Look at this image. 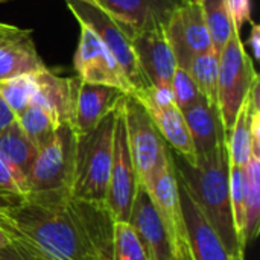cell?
Wrapping results in <instances>:
<instances>
[{
	"label": "cell",
	"instance_id": "6da1fadb",
	"mask_svg": "<svg viewBox=\"0 0 260 260\" xmlns=\"http://www.w3.org/2000/svg\"><path fill=\"white\" fill-rule=\"evenodd\" d=\"M0 229L43 260H113L114 218L70 187L3 197Z\"/></svg>",
	"mask_w": 260,
	"mask_h": 260
},
{
	"label": "cell",
	"instance_id": "7a4b0ae2",
	"mask_svg": "<svg viewBox=\"0 0 260 260\" xmlns=\"http://www.w3.org/2000/svg\"><path fill=\"white\" fill-rule=\"evenodd\" d=\"M171 152L178 183L189 192L227 251L232 256L244 257L245 250L235 227L230 203V157L227 139L213 151L197 155L195 163H189L172 149Z\"/></svg>",
	"mask_w": 260,
	"mask_h": 260
},
{
	"label": "cell",
	"instance_id": "3957f363",
	"mask_svg": "<svg viewBox=\"0 0 260 260\" xmlns=\"http://www.w3.org/2000/svg\"><path fill=\"white\" fill-rule=\"evenodd\" d=\"M116 108L99 125L85 134H78L70 192L81 200L104 203L113 161Z\"/></svg>",
	"mask_w": 260,
	"mask_h": 260
},
{
	"label": "cell",
	"instance_id": "277c9868",
	"mask_svg": "<svg viewBox=\"0 0 260 260\" xmlns=\"http://www.w3.org/2000/svg\"><path fill=\"white\" fill-rule=\"evenodd\" d=\"M239 34L235 30L219 52L216 107L225 133L233 126L251 87L259 81L254 61L247 52Z\"/></svg>",
	"mask_w": 260,
	"mask_h": 260
},
{
	"label": "cell",
	"instance_id": "5b68a950",
	"mask_svg": "<svg viewBox=\"0 0 260 260\" xmlns=\"http://www.w3.org/2000/svg\"><path fill=\"white\" fill-rule=\"evenodd\" d=\"M66 5L76 21L85 23L88 27H91L114 55L131 87V96H136L146 90L151 84L148 82L139 66L137 56L133 49L129 30L125 29L116 18H113L98 5L81 0H66Z\"/></svg>",
	"mask_w": 260,
	"mask_h": 260
},
{
	"label": "cell",
	"instance_id": "8992f818",
	"mask_svg": "<svg viewBox=\"0 0 260 260\" xmlns=\"http://www.w3.org/2000/svg\"><path fill=\"white\" fill-rule=\"evenodd\" d=\"M122 105L129 152L137 172V180L140 186L148 189L157 171L166 160L169 146L146 108L134 96L125 94Z\"/></svg>",
	"mask_w": 260,
	"mask_h": 260
},
{
	"label": "cell",
	"instance_id": "52a82bcc",
	"mask_svg": "<svg viewBox=\"0 0 260 260\" xmlns=\"http://www.w3.org/2000/svg\"><path fill=\"white\" fill-rule=\"evenodd\" d=\"M78 134L70 123H61L44 143L27 174V193L70 187Z\"/></svg>",
	"mask_w": 260,
	"mask_h": 260
},
{
	"label": "cell",
	"instance_id": "ba28073f",
	"mask_svg": "<svg viewBox=\"0 0 260 260\" xmlns=\"http://www.w3.org/2000/svg\"><path fill=\"white\" fill-rule=\"evenodd\" d=\"M125 96V94H123ZM122 99L116 107L114 136H113V161L105 195V206L111 212L114 222H128L134 197L139 187L137 172L129 152L126 123L123 116Z\"/></svg>",
	"mask_w": 260,
	"mask_h": 260
},
{
	"label": "cell",
	"instance_id": "9c48e42d",
	"mask_svg": "<svg viewBox=\"0 0 260 260\" xmlns=\"http://www.w3.org/2000/svg\"><path fill=\"white\" fill-rule=\"evenodd\" d=\"M79 23V43L73 56L76 76L90 84L110 85L131 94V87L114 55L85 23Z\"/></svg>",
	"mask_w": 260,
	"mask_h": 260
},
{
	"label": "cell",
	"instance_id": "30bf717a",
	"mask_svg": "<svg viewBox=\"0 0 260 260\" xmlns=\"http://www.w3.org/2000/svg\"><path fill=\"white\" fill-rule=\"evenodd\" d=\"M163 27L178 67L184 70L193 56L213 49L198 0H186L177 6Z\"/></svg>",
	"mask_w": 260,
	"mask_h": 260
},
{
	"label": "cell",
	"instance_id": "8fae6325",
	"mask_svg": "<svg viewBox=\"0 0 260 260\" xmlns=\"http://www.w3.org/2000/svg\"><path fill=\"white\" fill-rule=\"evenodd\" d=\"M128 224L139 236L149 260H175V245L148 190L139 184Z\"/></svg>",
	"mask_w": 260,
	"mask_h": 260
},
{
	"label": "cell",
	"instance_id": "7c38bea8",
	"mask_svg": "<svg viewBox=\"0 0 260 260\" xmlns=\"http://www.w3.org/2000/svg\"><path fill=\"white\" fill-rule=\"evenodd\" d=\"M131 43L148 82L158 87H169L178 64L165 27L154 26L137 30L133 34Z\"/></svg>",
	"mask_w": 260,
	"mask_h": 260
},
{
	"label": "cell",
	"instance_id": "4fadbf2b",
	"mask_svg": "<svg viewBox=\"0 0 260 260\" xmlns=\"http://www.w3.org/2000/svg\"><path fill=\"white\" fill-rule=\"evenodd\" d=\"M146 190L158 215L161 216L177 250V247L181 242H186V229H184L183 210H181L180 184H178L171 148H169V154L166 160L157 171L152 183L149 184Z\"/></svg>",
	"mask_w": 260,
	"mask_h": 260
},
{
	"label": "cell",
	"instance_id": "5bb4252c",
	"mask_svg": "<svg viewBox=\"0 0 260 260\" xmlns=\"http://www.w3.org/2000/svg\"><path fill=\"white\" fill-rule=\"evenodd\" d=\"M180 184V183H178ZM180 198L183 221L186 229V242L193 260H244L232 256L224 247L222 241L207 222L189 192L180 184Z\"/></svg>",
	"mask_w": 260,
	"mask_h": 260
},
{
	"label": "cell",
	"instance_id": "9a60e30c",
	"mask_svg": "<svg viewBox=\"0 0 260 260\" xmlns=\"http://www.w3.org/2000/svg\"><path fill=\"white\" fill-rule=\"evenodd\" d=\"M101 9L116 18L131 37L134 32L163 26L177 6L186 0H94Z\"/></svg>",
	"mask_w": 260,
	"mask_h": 260
},
{
	"label": "cell",
	"instance_id": "2e32d148",
	"mask_svg": "<svg viewBox=\"0 0 260 260\" xmlns=\"http://www.w3.org/2000/svg\"><path fill=\"white\" fill-rule=\"evenodd\" d=\"M123 94L125 93L116 87L78 79L72 120L76 134H85L94 129L99 122L117 107Z\"/></svg>",
	"mask_w": 260,
	"mask_h": 260
},
{
	"label": "cell",
	"instance_id": "e0dca14e",
	"mask_svg": "<svg viewBox=\"0 0 260 260\" xmlns=\"http://www.w3.org/2000/svg\"><path fill=\"white\" fill-rule=\"evenodd\" d=\"M37 93L32 104L41 107L58 125L70 123L73 120L75 93L78 76H61L53 70L44 67L35 73Z\"/></svg>",
	"mask_w": 260,
	"mask_h": 260
},
{
	"label": "cell",
	"instance_id": "ac0fdd59",
	"mask_svg": "<svg viewBox=\"0 0 260 260\" xmlns=\"http://www.w3.org/2000/svg\"><path fill=\"white\" fill-rule=\"evenodd\" d=\"M187 123L197 155L213 151L221 142L227 139V133L221 122L218 108L210 105L204 98H200L195 104L183 111Z\"/></svg>",
	"mask_w": 260,
	"mask_h": 260
},
{
	"label": "cell",
	"instance_id": "d6986e66",
	"mask_svg": "<svg viewBox=\"0 0 260 260\" xmlns=\"http://www.w3.org/2000/svg\"><path fill=\"white\" fill-rule=\"evenodd\" d=\"M149 116L152 117L157 129L165 139L166 145L178 155H181L189 163L197 161V152L189 133L187 123L184 120L183 111L175 102L166 105H143Z\"/></svg>",
	"mask_w": 260,
	"mask_h": 260
},
{
	"label": "cell",
	"instance_id": "ffe728a7",
	"mask_svg": "<svg viewBox=\"0 0 260 260\" xmlns=\"http://www.w3.org/2000/svg\"><path fill=\"white\" fill-rule=\"evenodd\" d=\"M37 152V146L23 133L17 120L0 134V158L11 169L24 193H27V174Z\"/></svg>",
	"mask_w": 260,
	"mask_h": 260
},
{
	"label": "cell",
	"instance_id": "44dd1931",
	"mask_svg": "<svg viewBox=\"0 0 260 260\" xmlns=\"http://www.w3.org/2000/svg\"><path fill=\"white\" fill-rule=\"evenodd\" d=\"M259 85L260 82L257 81L244 105L241 107L236 120L233 123V126L230 128V131L227 133V149H229V157H230V163L236 165L239 168H244L248 160L251 158L253 152H251V114L253 111L260 110L259 107Z\"/></svg>",
	"mask_w": 260,
	"mask_h": 260
},
{
	"label": "cell",
	"instance_id": "7402d4cb",
	"mask_svg": "<svg viewBox=\"0 0 260 260\" xmlns=\"http://www.w3.org/2000/svg\"><path fill=\"white\" fill-rule=\"evenodd\" d=\"M44 67L46 64L37 52L32 34L0 43V81L26 73L34 75Z\"/></svg>",
	"mask_w": 260,
	"mask_h": 260
},
{
	"label": "cell",
	"instance_id": "603a6c76",
	"mask_svg": "<svg viewBox=\"0 0 260 260\" xmlns=\"http://www.w3.org/2000/svg\"><path fill=\"white\" fill-rule=\"evenodd\" d=\"M244 181V224L241 244L247 250L260 232V157L251 155L242 168Z\"/></svg>",
	"mask_w": 260,
	"mask_h": 260
},
{
	"label": "cell",
	"instance_id": "cb8c5ba5",
	"mask_svg": "<svg viewBox=\"0 0 260 260\" xmlns=\"http://www.w3.org/2000/svg\"><path fill=\"white\" fill-rule=\"evenodd\" d=\"M201 94L210 105L216 107L218 91V72H219V53L212 49L209 52L193 56L186 69ZM218 108V107H216Z\"/></svg>",
	"mask_w": 260,
	"mask_h": 260
},
{
	"label": "cell",
	"instance_id": "d4e9b609",
	"mask_svg": "<svg viewBox=\"0 0 260 260\" xmlns=\"http://www.w3.org/2000/svg\"><path fill=\"white\" fill-rule=\"evenodd\" d=\"M198 3L201 6L204 21L212 38L213 49L219 53L235 34L225 0H198Z\"/></svg>",
	"mask_w": 260,
	"mask_h": 260
},
{
	"label": "cell",
	"instance_id": "484cf974",
	"mask_svg": "<svg viewBox=\"0 0 260 260\" xmlns=\"http://www.w3.org/2000/svg\"><path fill=\"white\" fill-rule=\"evenodd\" d=\"M17 123L29 140L40 149L44 143L50 140L55 129L59 126L41 107L30 104L20 114H17Z\"/></svg>",
	"mask_w": 260,
	"mask_h": 260
},
{
	"label": "cell",
	"instance_id": "4316f807",
	"mask_svg": "<svg viewBox=\"0 0 260 260\" xmlns=\"http://www.w3.org/2000/svg\"><path fill=\"white\" fill-rule=\"evenodd\" d=\"M35 93H37L35 73L18 75L0 81V96L8 104V107L15 113V116L32 104Z\"/></svg>",
	"mask_w": 260,
	"mask_h": 260
},
{
	"label": "cell",
	"instance_id": "83f0119b",
	"mask_svg": "<svg viewBox=\"0 0 260 260\" xmlns=\"http://www.w3.org/2000/svg\"><path fill=\"white\" fill-rule=\"evenodd\" d=\"M113 260H149L139 236L128 222H114Z\"/></svg>",
	"mask_w": 260,
	"mask_h": 260
},
{
	"label": "cell",
	"instance_id": "f1b7e54d",
	"mask_svg": "<svg viewBox=\"0 0 260 260\" xmlns=\"http://www.w3.org/2000/svg\"><path fill=\"white\" fill-rule=\"evenodd\" d=\"M169 87H171L174 101H175L177 107L181 111L189 108L192 104H195L201 98V94L198 93V90H197V87H195L189 72L181 69V67L175 69Z\"/></svg>",
	"mask_w": 260,
	"mask_h": 260
},
{
	"label": "cell",
	"instance_id": "f546056e",
	"mask_svg": "<svg viewBox=\"0 0 260 260\" xmlns=\"http://www.w3.org/2000/svg\"><path fill=\"white\" fill-rule=\"evenodd\" d=\"M230 203H232L235 227H236L239 239H241L242 224H244V181H242V168H239L236 165H232V163H230Z\"/></svg>",
	"mask_w": 260,
	"mask_h": 260
},
{
	"label": "cell",
	"instance_id": "4dcf8cb0",
	"mask_svg": "<svg viewBox=\"0 0 260 260\" xmlns=\"http://www.w3.org/2000/svg\"><path fill=\"white\" fill-rule=\"evenodd\" d=\"M232 24L235 30L241 32L242 26L247 21H253L251 18V0H225Z\"/></svg>",
	"mask_w": 260,
	"mask_h": 260
},
{
	"label": "cell",
	"instance_id": "1f68e13d",
	"mask_svg": "<svg viewBox=\"0 0 260 260\" xmlns=\"http://www.w3.org/2000/svg\"><path fill=\"white\" fill-rule=\"evenodd\" d=\"M24 195L18 181L15 180L11 169L0 158V197H20Z\"/></svg>",
	"mask_w": 260,
	"mask_h": 260
},
{
	"label": "cell",
	"instance_id": "d6a6232c",
	"mask_svg": "<svg viewBox=\"0 0 260 260\" xmlns=\"http://www.w3.org/2000/svg\"><path fill=\"white\" fill-rule=\"evenodd\" d=\"M11 241V239H9ZM0 260H43L35 253L23 247L21 244L11 241L8 245L0 248Z\"/></svg>",
	"mask_w": 260,
	"mask_h": 260
},
{
	"label": "cell",
	"instance_id": "836d02e7",
	"mask_svg": "<svg viewBox=\"0 0 260 260\" xmlns=\"http://www.w3.org/2000/svg\"><path fill=\"white\" fill-rule=\"evenodd\" d=\"M32 34L30 29H21L12 24H6V23H0V43H6V41H12L17 38H21L24 35Z\"/></svg>",
	"mask_w": 260,
	"mask_h": 260
},
{
	"label": "cell",
	"instance_id": "e575fe53",
	"mask_svg": "<svg viewBox=\"0 0 260 260\" xmlns=\"http://www.w3.org/2000/svg\"><path fill=\"white\" fill-rule=\"evenodd\" d=\"M247 46L250 47V50L253 52V56L256 61L260 59V26L257 23L251 21V30L248 35V41Z\"/></svg>",
	"mask_w": 260,
	"mask_h": 260
},
{
	"label": "cell",
	"instance_id": "d590c367",
	"mask_svg": "<svg viewBox=\"0 0 260 260\" xmlns=\"http://www.w3.org/2000/svg\"><path fill=\"white\" fill-rule=\"evenodd\" d=\"M17 120V116L15 113L8 107V104L3 101V98L0 96V134L11 125Z\"/></svg>",
	"mask_w": 260,
	"mask_h": 260
},
{
	"label": "cell",
	"instance_id": "8d00e7d4",
	"mask_svg": "<svg viewBox=\"0 0 260 260\" xmlns=\"http://www.w3.org/2000/svg\"><path fill=\"white\" fill-rule=\"evenodd\" d=\"M175 260H193L192 259V256H190V251H189L187 242H181V244L177 247Z\"/></svg>",
	"mask_w": 260,
	"mask_h": 260
},
{
	"label": "cell",
	"instance_id": "74e56055",
	"mask_svg": "<svg viewBox=\"0 0 260 260\" xmlns=\"http://www.w3.org/2000/svg\"><path fill=\"white\" fill-rule=\"evenodd\" d=\"M9 242H11V241H9V238H8V236H6V233L0 229V248H2V247H5V245H8Z\"/></svg>",
	"mask_w": 260,
	"mask_h": 260
},
{
	"label": "cell",
	"instance_id": "f35d334b",
	"mask_svg": "<svg viewBox=\"0 0 260 260\" xmlns=\"http://www.w3.org/2000/svg\"><path fill=\"white\" fill-rule=\"evenodd\" d=\"M81 2H87V3H93V5H98L94 0H81Z\"/></svg>",
	"mask_w": 260,
	"mask_h": 260
},
{
	"label": "cell",
	"instance_id": "ab89813d",
	"mask_svg": "<svg viewBox=\"0 0 260 260\" xmlns=\"http://www.w3.org/2000/svg\"><path fill=\"white\" fill-rule=\"evenodd\" d=\"M2 2H8V0H0V3H2Z\"/></svg>",
	"mask_w": 260,
	"mask_h": 260
}]
</instances>
